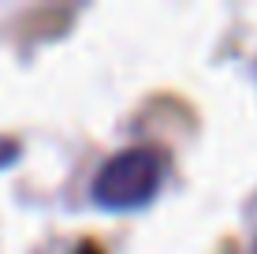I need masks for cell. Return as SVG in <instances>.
Wrapping results in <instances>:
<instances>
[{
	"label": "cell",
	"mask_w": 257,
	"mask_h": 254,
	"mask_svg": "<svg viewBox=\"0 0 257 254\" xmlns=\"http://www.w3.org/2000/svg\"><path fill=\"white\" fill-rule=\"evenodd\" d=\"M161 187V157L146 146H131L104 161L93 180V202L104 209H138Z\"/></svg>",
	"instance_id": "1"
}]
</instances>
